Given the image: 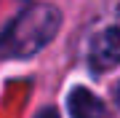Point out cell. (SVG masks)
<instances>
[{
  "label": "cell",
  "instance_id": "obj_1",
  "mask_svg": "<svg viewBox=\"0 0 120 118\" xmlns=\"http://www.w3.org/2000/svg\"><path fill=\"white\" fill-rule=\"evenodd\" d=\"M61 11L51 3H32L0 35V59H27L45 48L59 32Z\"/></svg>",
  "mask_w": 120,
  "mask_h": 118
},
{
  "label": "cell",
  "instance_id": "obj_2",
  "mask_svg": "<svg viewBox=\"0 0 120 118\" xmlns=\"http://www.w3.org/2000/svg\"><path fill=\"white\" fill-rule=\"evenodd\" d=\"M88 65L94 73H107L120 65V27H109L91 40Z\"/></svg>",
  "mask_w": 120,
  "mask_h": 118
},
{
  "label": "cell",
  "instance_id": "obj_3",
  "mask_svg": "<svg viewBox=\"0 0 120 118\" xmlns=\"http://www.w3.org/2000/svg\"><path fill=\"white\" fill-rule=\"evenodd\" d=\"M67 110L72 118H104V102L99 99L94 91L83 86H75L67 97Z\"/></svg>",
  "mask_w": 120,
  "mask_h": 118
},
{
  "label": "cell",
  "instance_id": "obj_4",
  "mask_svg": "<svg viewBox=\"0 0 120 118\" xmlns=\"http://www.w3.org/2000/svg\"><path fill=\"white\" fill-rule=\"evenodd\" d=\"M35 118H61V115L56 113V107H45V110H40V115H35Z\"/></svg>",
  "mask_w": 120,
  "mask_h": 118
},
{
  "label": "cell",
  "instance_id": "obj_5",
  "mask_svg": "<svg viewBox=\"0 0 120 118\" xmlns=\"http://www.w3.org/2000/svg\"><path fill=\"white\" fill-rule=\"evenodd\" d=\"M112 97H115V105L120 107V83H117V86H115V91H112Z\"/></svg>",
  "mask_w": 120,
  "mask_h": 118
}]
</instances>
